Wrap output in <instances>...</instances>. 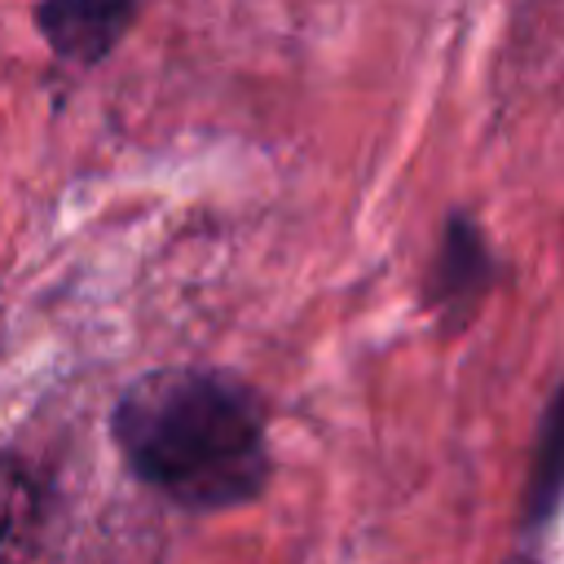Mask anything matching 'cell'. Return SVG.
I'll list each match as a JSON object with an SVG mask.
<instances>
[{
    "mask_svg": "<svg viewBox=\"0 0 564 564\" xmlns=\"http://www.w3.org/2000/svg\"><path fill=\"white\" fill-rule=\"evenodd\" d=\"M110 441L137 485L194 516L251 507L273 480L264 401L220 366H154L123 383Z\"/></svg>",
    "mask_w": 564,
    "mask_h": 564,
    "instance_id": "6da1fadb",
    "label": "cell"
},
{
    "mask_svg": "<svg viewBox=\"0 0 564 564\" xmlns=\"http://www.w3.org/2000/svg\"><path fill=\"white\" fill-rule=\"evenodd\" d=\"M498 282V256L485 225L467 212H449L423 273V300L445 326H467Z\"/></svg>",
    "mask_w": 564,
    "mask_h": 564,
    "instance_id": "7a4b0ae2",
    "label": "cell"
},
{
    "mask_svg": "<svg viewBox=\"0 0 564 564\" xmlns=\"http://www.w3.org/2000/svg\"><path fill=\"white\" fill-rule=\"evenodd\" d=\"M141 4L145 0H35L31 22L57 62L97 66L123 44Z\"/></svg>",
    "mask_w": 564,
    "mask_h": 564,
    "instance_id": "3957f363",
    "label": "cell"
},
{
    "mask_svg": "<svg viewBox=\"0 0 564 564\" xmlns=\"http://www.w3.org/2000/svg\"><path fill=\"white\" fill-rule=\"evenodd\" d=\"M564 511V383L551 392L542 423H538V441L529 454V476H524V494H520V542H542L546 529L555 524V516Z\"/></svg>",
    "mask_w": 564,
    "mask_h": 564,
    "instance_id": "277c9868",
    "label": "cell"
},
{
    "mask_svg": "<svg viewBox=\"0 0 564 564\" xmlns=\"http://www.w3.org/2000/svg\"><path fill=\"white\" fill-rule=\"evenodd\" d=\"M31 520H35V485L18 458L0 454V560L22 551Z\"/></svg>",
    "mask_w": 564,
    "mask_h": 564,
    "instance_id": "5b68a950",
    "label": "cell"
}]
</instances>
